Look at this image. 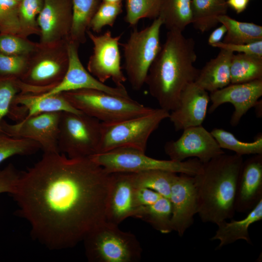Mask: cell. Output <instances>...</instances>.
I'll return each mask as SVG.
<instances>
[{
	"instance_id": "obj_21",
	"label": "cell",
	"mask_w": 262,
	"mask_h": 262,
	"mask_svg": "<svg viewBox=\"0 0 262 262\" xmlns=\"http://www.w3.org/2000/svg\"><path fill=\"white\" fill-rule=\"evenodd\" d=\"M135 187L133 173H113L106 210V221L118 225L125 219L134 217L137 208L133 201Z\"/></svg>"
},
{
	"instance_id": "obj_19",
	"label": "cell",
	"mask_w": 262,
	"mask_h": 262,
	"mask_svg": "<svg viewBox=\"0 0 262 262\" xmlns=\"http://www.w3.org/2000/svg\"><path fill=\"white\" fill-rule=\"evenodd\" d=\"M262 199V154L244 161L236 188L235 212H248Z\"/></svg>"
},
{
	"instance_id": "obj_24",
	"label": "cell",
	"mask_w": 262,
	"mask_h": 262,
	"mask_svg": "<svg viewBox=\"0 0 262 262\" xmlns=\"http://www.w3.org/2000/svg\"><path fill=\"white\" fill-rule=\"evenodd\" d=\"M226 0H191L192 23L194 27L203 33L219 23V16L226 15Z\"/></svg>"
},
{
	"instance_id": "obj_44",
	"label": "cell",
	"mask_w": 262,
	"mask_h": 262,
	"mask_svg": "<svg viewBox=\"0 0 262 262\" xmlns=\"http://www.w3.org/2000/svg\"><path fill=\"white\" fill-rule=\"evenodd\" d=\"M249 0H226L228 7L233 9L237 14L244 11L249 3Z\"/></svg>"
},
{
	"instance_id": "obj_12",
	"label": "cell",
	"mask_w": 262,
	"mask_h": 262,
	"mask_svg": "<svg viewBox=\"0 0 262 262\" xmlns=\"http://www.w3.org/2000/svg\"><path fill=\"white\" fill-rule=\"evenodd\" d=\"M62 112L42 113L14 124L3 119L1 127L4 133L9 136L37 143L44 153L59 152L58 138Z\"/></svg>"
},
{
	"instance_id": "obj_25",
	"label": "cell",
	"mask_w": 262,
	"mask_h": 262,
	"mask_svg": "<svg viewBox=\"0 0 262 262\" xmlns=\"http://www.w3.org/2000/svg\"><path fill=\"white\" fill-rule=\"evenodd\" d=\"M72 23L68 39L80 46L86 41V31L101 0H71Z\"/></svg>"
},
{
	"instance_id": "obj_5",
	"label": "cell",
	"mask_w": 262,
	"mask_h": 262,
	"mask_svg": "<svg viewBox=\"0 0 262 262\" xmlns=\"http://www.w3.org/2000/svg\"><path fill=\"white\" fill-rule=\"evenodd\" d=\"M105 221L88 234L82 241L90 262H138L142 248L135 236Z\"/></svg>"
},
{
	"instance_id": "obj_37",
	"label": "cell",
	"mask_w": 262,
	"mask_h": 262,
	"mask_svg": "<svg viewBox=\"0 0 262 262\" xmlns=\"http://www.w3.org/2000/svg\"><path fill=\"white\" fill-rule=\"evenodd\" d=\"M19 2L0 0V33L20 35Z\"/></svg>"
},
{
	"instance_id": "obj_2",
	"label": "cell",
	"mask_w": 262,
	"mask_h": 262,
	"mask_svg": "<svg viewBox=\"0 0 262 262\" xmlns=\"http://www.w3.org/2000/svg\"><path fill=\"white\" fill-rule=\"evenodd\" d=\"M196 59L194 39L182 32L168 31L145 82L161 108L169 112L177 108L182 91L198 74L199 69L194 66Z\"/></svg>"
},
{
	"instance_id": "obj_16",
	"label": "cell",
	"mask_w": 262,
	"mask_h": 262,
	"mask_svg": "<svg viewBox=\"0 0 262 262\" xmlns=\"http://www.w3.org/2000/svg\"><path fill=\"white\" fill-rule=\"evenodd\" d=\"M71 0H44L37 17L42 45H49L68 39L72 23Z\"/></svg>"
},
{
	"instance_id": "obj_33",
	"label": "cell",
	"mask_w": 262,
	"mask_h": 262,
	"mask_svg": "<svg viewBox=\"0 0 262 262\" xmlns=\"http://www.w3.org/2000/svg\"><path fill=\"white\" fill-rule=\"evenodd\" d=\"M44 0H21L19 5L20 35L27 37L40 34L37 17L42 9Z\"/></svg>"
},
{
	"instance_id": "obj_15",
	"label": "cell",
	"mask_w": 262,
	"mask_h": 262,
	"mask_svg": "<svg viewBox=\"0 0 262 262\" xmlns=\"http://www.w3.org/2000/svg\"><path fill=\"white\" fill-rule=\"evenodd\" d=\"M169 199L172 209L171 227L180 237L193 224L197 213L194 176L178 174L174 177Z\"/></svg>"
},
{
	"instance_id": "obj_18",
	"label": "cell",
	"mask_w": 262,
	"mask_h": 262,
	"mask_svg": "<svg viewBox=\"0 0 262 262\" xmlns=\"http://www.w3.org/2000/svg\"><path fill=\"white\" fill-rule=\"evenodd\" d=\"M210 101L208 92L194 82L189 84L180 94L178 107L169 114L175 130L202 125Z\"/></svg>"
},
{
	"instance_id": "obj_11",
	"label": "cell",
	"mask_w": 262,
	"mask_h": 262,
	"mask_svg": "<svg viewBox=\"0 0 262 262\" xmlns=\"http://www.w3.org/2000/svg\"><path fill=\"white\" fill-rule=\"evenodd\" d=\"M93 44V51L89 58L87 70L100 82L111 79L117 86H123L127 78L121 66L119 40L121 35L113 36L110 31L98 35L86 31Z\"/></svg>"
},
{
	"instance_id": "obj_31",
	"label": "cell",
	"mask_w": 262,
	"mask_h": 262,
	"mask_svg": "<svg viewBox=\"0 0 262 262\" xmlns=\"http://www.w3.org/2000/svg\"><path fill=\"white\" fill-rule=\"evenodd\" d=\"M177 174L161 170L133 173L134 185L150 189L169 199L171 185Z\"/></svg>"
},
{
	"instance_id": "obj_23",
	"label": "cell",
	"mask_w": 262,
	"mask_h": 262,
	"mask_svg": "<svg viewBox=\"0 0 262 262\" xmlns=\"http://www.w3.org/2000/svg\"><path fill=\"white\" fill-rule=\"evenodd\" d=\"M262 219V199L250 211L246 216L240 220L230 222L223 221L217 224V229L211 240H218L219 244L216 249L235 243L239 240L246 241L249 244L252 242L248 229L253 223Z\"/></svg>"
},
{
	"instance_id": "obj_6",
	"label": "cell",
	"mask_w": 262,
	"mask_h": 262,
	"mask_svg": "<svg viewBox=\"0 0 262 262\" xmlns=\"http://www.w3.org/2000/svg\"><path fill=\"white\" fill-rule=\"evenodd\" d=\"M89 158L110 173H137L161 170L194 176L202 165L196 158L182 162L159 160L147 156L144 152L127 147L97 153Z\"/></svg>"
},
{
	"instance_id": "obj_39",
	"label": "cell",
	"mask_w": 262,
	"mask_h": 262,
	"mask_svg": "<svg viewBox=\"0 0 262 262\" xmlns=\"http://www.w3.org/2000/svg\"><path fill=\"white\" fill-rule=\"evenodd\" d=\"M29 56L0 53V76L20 79L27 69Z\"/></svg>"
},
{
	"instance_id": "obj_45",
	"label": "cell",
	"mask_w": 262,
	"mask_h": 262,
	"mask_svg": "<svg viewBox=\"0 0 262 262\" xmlns=\"http://www.w3.org/2000/svg\"><path fill=\"white\" fill-rule=\"evenodd\" d=\"M123 0H102V1L110 3H122Z\"/></svg>"
},
{
	"instance_id": "obj_40",
	"label": "cell",
	"mask_w": 262,
	"mask_h": 262,
	"mask_svg": "<svg viewBox=\"0 0 262 262\" xmlns=\"http://www.w3.org/2000/svg\"><path fill=\"white\" fill-rule=\"evenodd\" d=\"M21 175V172L12 164L0 170V194L6 193L11 195L16 190Z\"/></svg>"
},
{
	"instance_id": "obj_10",
	"label": "cell",
	"mask_w": 262,
	"mask_h": 262,
	"mask_svg": "<svg viewBox=\"0 0 262 262\" xmlns=\"http://www.w3.org/2000/svg\"><path fill=\"white\" fill-rule=\"evenodd\" d=\"M101 122L82 113H61L58 138L60 153L70 158H89L98 153Z\"/></svg>"
},
{
	"instance_id": "obj_42",
	"label": "cell",
	"mask_w": 262,
	"mask_h": 262,
	"mask_svg": "<svg viewBox=\"0 0 262 262\" xmlns=\"http://www.w3.org/2000/svg\"><path fill=\"white\" fill-rule=\"evenodd\" d=\"M162 196L158 193L148 188L136 187L133 193V201L135 206L140 207L152 205Z\"/></svg>"
},
{
	"instance_id": "obj_46",
	"label": "cell",
	"mask_w": 262,
	"mask_h": 262,
	"mask_svg": "<svg viewBox=\"0 0 262 262\" xmlns=\"http://www.w3.org/2000/svg\"><path fill=\"white\" fill-rule=\"evenodd\" d=\"M18 2H20L21 1V0H15Z\"/></svg>"
},
{
	"instance_id": "obj_8",
	"label": "cell",
	"mask_w": 262,
	"mask_h": 262,
	"mask_svg": "<svg viewBox=\"0 0 262 262\" xmlns=\"http://www.w3.org/2000/svg\"><path fill=\"white\" fill-rule=\"evenodd\" d=\"M68 39L42 45L29 56L27 69L20 80L30 93H44L58 84L67 69Z\"/></svg>"
},
{
	"instance_id": "obj_3",
	"label": "cell",
	"mask_w": 262,
	"mask_h": 262,
	"mask_svg": "<svg viewBox=\"0 0 262 262\" xmlns=\"http://www.w3.org/2000/svg\"><path fill=\"white\" fill-rule=\"evenodd\" d=\"M243 162L242 156L224 153L202 164L194 176L197 214L202 222L217 225L233 217L236 185Z\"/></svg>"
},
{
	"instance_id": "obj_13",
	"label": "cell",
	"mask_w": 262,
	"mask_h": 262,
	"mask_svg": "<svg viewBox=\"0 0 262 262\" xmlns=\"http://www.w3.org/2000/svg\"><path fill=\"white\" fill-rule=\"evenodd\" d=\"M164 149L170 160L182 162L194 157L202 164L225 153L211 132L202 125L183 130L180 137L166 142Z\"/></svg>"
},
{
	"instance_id": "obj_36",
	"label": "cell",
	"mask_w": 262,
	"mask_h": 262,
	"mask_svg": "<svg viewBox=\"0 0 262 262\" xmlns=\"http://www.w3.org/2000/svg\"><path fill=\"white\" fill-rule=\"evenodd\" d=\"M34 42L19 34L0 33V53L30 55L38 47Z\"/></svg>"
},
{
	"instance_id": "obj_20",
	"label": "cell",
	"mask_w": 262,
	"mask_h": 262,
	"mask_svg": "<svg viewBox=\"0 0 262 262\" xmlns=\"http://www.w3.org/2000/svg\"><path fill=\"white\" fill-rule=\"evenodd\" d=\"M57 112L81 113L72 107L62 94L43 96L20 93L14 99L7 116L18 122L38 114Z\"/></svg>"
},
{
	"instance_id": "obj_30",
	"label": "cell",
	"mask_w": 262,
	"mask_h": 262,
	"mask_svg": "<svg viewBox=\"0 0 262 262\" xmlns=\"http://www.w3.org/2000/svg\"><path fill=\"white\" fill-rule=\"evenodd\" d=\"M211 134L222 149H227L238 155L262 154V135L259 133L254 141L244 142L240 141L231 132L222 129L214 128Z\"/></svg>"
},
{
	"instance_id": "obj_7",
	"label": "cell",
	"mask_w": 262,
	"mask_h": 262,
	"mask_svg": "<svg viewBox=\"0 0 262 262\" xmlns=\"http://www.w3.org/2000/svg\"><path fill=\"white\" fill-rule=\"evenodd\" d=\"M169 114L161 108H154L144 115L114 123L101 122L98 153L124 147L145 152L149 137Z\"/></svg>"
},
{
	"instance_id": "obj_38",
	"label": "cell",
	"mask_w": 262,
	"mask_h": 262,
	"mask_svg": "<svg viewBox=\"0 0 262 262\" xmlns=\"http://www.w3.org/2000/svg\"><path fill=\"white\" fill-rule=\"evenodd\" d=\"M122 12V3L101 2L88 27L94 33L100 32L106 26L113 27Z\"/></svg>"
},
{
	"instance_id": "obj_29",
	"label": "cell",
	"mask_w": 262,
	"mask_h": 262,
	"mask_svg": "<svg viewBox=\"0 0 262 262\" xmlns=\"http://www.w3.org/2000/svg\"><path fill=\"white\" fill-rule=\"evenodd\" d=\"M230 83L262 79V56L233 53L230 66Z\"/></svg>"
},
{
	"instance_id": "obj_22",
	"label": "cell",
	"mask_w": 262,
	"mask_h": 262,
	"mask_svg": "<svg viewBox=\"0 0 262 262\" xmlns=\"http://www.w3.org/2000/svg\"><path fill=\"white\" fill-rule=\"evenodd\" d=\"M233 52L220 49L218 55L199 70L195 83L210 93L230 83V66Z\"/></svg>"
},
{
	"instance_id": "obj_27",
	"label": "cell",
	"mask_w": 262,
	"mask_h": 262,
	"mask_svg": "<svg viewBox=\"0 0 262 262\" xmlns=\"http://www.w3.org/2000/svg\"><path fill=\"white\" fill-rule=\"evenodd\" d=\"M171 205L169 199L162 196L154 204L137 208L134 217L149 224L162 233L172 231L171 227Z\"/></svg>"
},
{
	"instance_id": "obj_14",
	"label": "cell",
	"mask_w": 262,
	"mask_h": 262,
	"mask_svg": "<svg viewBox=\"0 0 262 262\" xmlns=\"http://www.w3.org/2000/svg\"><path fill=\"white\" fill-rule=\"evenodd\" d=\"M79 47L78 44L68 40L69 62L66 73L58 84L42 95L50 96L78 89H91L121 97H130L124 85L108 86L90 74L80 59Z\"/></svg>"
},
{
	"instance_id": "obj_9",
	"label": "cell",
	"mask_w": 262,
	"mask_h": 262,
	"mask_svg": "<svg viewBox=\"0 0 262 262\" xmlns=\"http://www.w3.org/2000/svg\"><path fill=\"white\" fill-rule=\"evenodd\" d=\"M162 25L158 17L145 29H134L127 42L119 44L123 50L127 77L134 90H140L145 83L149 69L161 49Z\"/></svg>"
},
{
	"instance_id": "obj_35",
	"label": "cell",
	"mask_w": 262,
	"mask_h": 262,
	"mask_svg": "<svg viewBox=\"0 0 262 262\" xmlns=\"http://www.w3.org/2000/svg\"><path fill=\"white\" fill-rule=\"evenodd\" d=\"M25 88V84L20 79L0 76V132H4L1 123L8 115L14 99L18 94L23 93Z\"/></svg>"
},
{
	"instance_id": "obj_4",
	"label": "cell",
	"mask_w": 262,
	"mask_h": 262,
	"mask_svg": "<svg viewBox=\"0 0 262 262\" xmlns=\"http://www.w3.org/2000/svg\"><path fill=\"white\" fill-rule=\"evenodd\" d=\"M61 94L76 110L105 123L144 115L154 109L131 97L116 96L98 90L82 89Z\"/></svg>"
},
{
	"instance_id": "obj_17",
	"label": "cell",
	"mask_w": 262,
	"mask_h": 262,
	"mask_svg": "<svg viewBox=\"0 0 262 262\" xmlns=\"http://www.w3.org/2000/svg\"><path fill=\"white\" fill-rule=\"evenodd\" d=\"M212 104L209 112H213L219 106L230 103L234 107L230 120L232 126H237L242 117L255 107L262 96V79L249 82L230 83L220 89L210 93Z\"/></svg>"
},
{
	"instance_id": "obj_1",
	"label": "cell",
	"mask_w": 262,
	"mask_h": 262,
	"mask_svg": "<svg viewBox=\"0 0 262 262\" xmlns=\"http://www.w3.org/2000/svg\"><path fill=\"white\" fill-rule=\"evenodd\" d=\"M113 173L90 158L44 153L11 195L32 236L51 250L75 246L106 221Z\"/></svg>"
},
{
	"instance_id": "obj_34",
	"label": "cell",
	"mask_w": 262,
	"mask_h": 262,
	"mask_svg": "<svg viewBox=\"0 0 262 262\" xmlns=\"http://www.w3.org/2000/svg\"><path fill=\"white\" fill-rule=\"evenodd\" d=\"M161 4V0H126L125 20L134 27L141 19H155L159 16Z\"/></svg>"
},
{
	"instance_id": "obj_26",
	"label": "cell",
	"mask_w": 262,
	"mask_h": 262,
	"mask_svg": "<svg viewBox=\"0 0 262 262\" xmlns=\"http://www.w3.org/2000/svg\"><path fill=\"white\" fill-rule=\"evenodd\" d=\"M158 17L168 31L182 32L192 23L191 0H161Z\"/></svg>"
},
{
	"instance_id": "obj_41",
	"label": "cell",
	"mask_w": 262,
	"mask_h": 262,
	"mask_svg": "<svg viewBox=\"0 0 262 262\" xmlns=\"http://www.w3.org/2000/svg\"><path fill=\"white\" fill-rule=\"evenodd\" d=\"M213 47L224 49L232 52L262 56V40L245 44L225 43L222 41L213 44Z\"/></svg>"
},
{
	"instance_id": "obj_32",
	"label": "cell",
	"mask_w": 262,
	"mask_h": 262,
	"mask_svg": "<svg viewBox=\"0 0 262 262\" xmlns=\"http://www.w3.org/2000/svg\"><path fill=\"white\" fill-rule=\"evenodd\" d=\"M40 149V145L33 141L0 132V164L12 156L32 155Z\"/></svg>"
},
{
	"instance_id": "obj_43",
	"label": "cell",
	"mask_w": 262,
	"mask_h": 262,
	"mask_svg": "<svg viewBox=\"0 0 262 262\" xmlns=\"http://www.w3.org/2000/svg\"><path fill=\"white\" fill-rule=\"evenodd\" d=\"M227 31V28L223 24L215 29L211 33L208 38V42L209 45L212 46L214 44L221 42Z\"/></svg>"
},
{
	"instance_id": "obj_28",
	"label": "cell",
	"mask_w": 262,
	"mask_h": 262,
	"mask_svg": "<svg viewBox=\"0 0 262 262\" xmlns=\"http://www.w3.org/2000/svg\"><path fill=\"white\" fill-rule=\"evenodd\" d=\"M218 20L227 30L224 43L245 44L262 40V26L260 25L239 21L226 15L219 16Z\"/></svg>"
}]
</instances>
